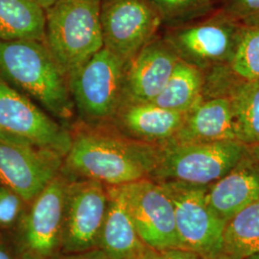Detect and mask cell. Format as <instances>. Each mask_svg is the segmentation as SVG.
Segmentation results:
<instances>
[{"mask_svg":"<svg viewBox=\"0 0 259 259\" xmlns=\"http://www.w3.org/2000/svg\"><path fill=\"white\" fill-rule=\"evenodd\" d=\"M71 146L62 170L73 178L116 186L150 179L157 165L158 145L131 139L111 124L70 127Z\"/></svg>","mask_w":259,"mask_h":259,"instance_id":"6da1fadb","label":"cell"},{"mask_svg":"<svg viewBox=\"0 0 259 259\" xmlns=\"http://www.w3.org/2000/svg\"><path fill=\"white\" fill-rule=\"evenodd\" d=\"M0 76L52 117L72 126L76 112L68 80L44 41L0 40Z\"/></svg>","mask_w":259,"mask_h":259,"instance_id":"7a4b0ae2","label":"cell"},{"mask_svg":"<svg viewBox=\"0 0 259 259\" xmlns=\"http://www.w3.org/2000/svg\"><path fill=\"white\" fill-rule=\"evenodd\" d=\"M101 0H59L46 11L44 44L68 78L103 47Z\"/></svg>","mask_w":259,"mask_h":259,"instance_id":"3957f363","label":"cell"},{"mask_svg":"<svg viewBox=\"0 0 259 259\" xmlns=\"http://www.w3.org/2000/svg\"><path fill=\"white\" fill-rule=\"evenodd\" d=\"M127 65L128 63L103 47L68 78L78 122L111 124L126 99Z\"/></svg>","mask_w":259,"mask_h":259,"instance_id":"277c9868","label":"cell"},{"mask_svg":"<svg viewBox=\"0 0 259 259\" xmlns=\"http://www.w3.org/2000/svg\"><path fill=\"white\" fill-rule=\"evenodd\" d=\"M247 146L237 140L206 143L169 142L159 146L151 178L209 185L226 175L245 155Z\"/></svg>","mask_w":259,"mask_h":259,"instance_id":"5b68a950","label":"cell"},{"mask_svg":"<svg viewBox=\"0 0 259 259\" xmlns=\"http://www.w3.org/2000/svg\"><path fill=\"white\" fill-rule=\"evenodd\" d=\"M243 25L219 8L203 19L167 28L163 37L181 60L204 73L228 66L240 40Z\"/></svg>","mask_w":259,"mask_h":259,"instance_id":"8992f818","label":"cell"},{"mask_svg":"<svg viewBox=\"0 0 259 259\" xmlns=\"http://www.w3.org/2000/svg\"><path fill=\"white\" fill-rule=\"evenodd\" d=\"M158 183L174 206L180 248L192 250L205 259H219L226 224L216 217L206 204L208 185L176 181Z\"/></svg>","mask_w":259,"mask_h":259,"instance_id":"52a82bcc","label":"cell"},{"mask_svg":"<svg viewBox=\"0 0 259 259\" xmlns=\"http://www.w3.org/2000/svg\"><path fill=\"white\" fill-rule=\"evenodd\" d=\"M0 133L65 158L72 136L70 128L40 110L0 76Z\"/></svg>","mask_w":259,"mask_h":259,"instance_id":"ba28073f","label":"cell"},{"mask_svg":"<svg viewBox=\"0 0 259 259\" xmlns=\"http://www.w3.org/2000/svg\"><path fill=\"white\" fill-rule=\"evenodd\" d=\"M71 177L63 170L28 204L19 223L18 242L34 259H50L61 252L65 199Z\"/></svg>","mask_w":259,"mask_h":259,"instance_id":"9c48e42d","label":"cell"},{"mask_svg":"<svg viewBox=\"0 0 259 259\" xmlns=\"http://www.w3.org/2000/svg\"><path fill=\"white\" fill-rule=\"evenodd\" d=\"M104 48L129 63L157 37L161 19L146 0H101Z\"/></svg>","mask_w":259,"mask_h":259,"instance_id":"30bf717a","label":"cell"},{"mask_svg":"<svg viewBox=\"0 0 259 259\" xmlns=\"http://www.w3.org/2000/svg\"><path fill=\"white\" fill-rule=\"evenodd\" d=\"M64 157L0 133V184L30 204L62 170Z\"/></svg>","mask_w":259,"mask_h":259,"instance_id":"8fae6325","label":"cell"},{"mask_svg":"<svg viewBox=\"0 0 259 259\" xmlns=\"http://www.w3.org/2000/svg\"><path fill=\"white\" fill-rule=\"evenodd\" d=\"M108 199L107 186L102 183L71 177L65 199L61 252L97 248Z\"/></svg>","mask_w":259,"mask_h":259,"instance_id":"7c38bea8","label":"cell"},{"mask_svg":"<svg viewBox=\"0 0 259 259\" xmlns=\"http://www.w3.org/2000/svg\"><path fill=\"white\" fill-rule=\"evenodd\" d=\"M119 186L139 237L151 250L180 248L174 206L158 182L143 179Z\"/></svg>","mask_w":259,"mask_h":259,"instance_id":"4fadbf2b","label":"cell"},{"mask_svg":"<svg viewBox=\"0 0 259 259\" xmlns=\"http://www.w3.org/2000/svg\"><path fill=\"white\" fill-rule=\"evenodd\" d=\"M180 60L165 37H154L128 63L126 99L152 102L163 90Z\"/></svg>","mask_w":259,"mask_h":259,"instance_id":"5bb4252c","label":"cell"},{"mask_svg":"<svg viewBox=\"0 0 259 259\" xmlns=\"http://www.w3.org/2000/svg\"><path fill=\"white\" fill-rule=\"evenodd\" d=\"M185 112L160 108L152 102L125 99L111 123L121 134L153 145H164L175 139Z\"/></svg>","mask_w":259,"mask_h":259,"instance_id":"9a60e30c","label":"cell"},{"mask_svg":"<svg viewBox=\"0 0 259 259\" xmlns=\"http://www.w3.org/2000/svg\"><path fill=\"white\" fill-rule=\"evenodd\" d=\"M258 199L259 164L248 150L226 175L207 186L205 193L208 207L225 224Z\"/></svg>","mask_w":259,"mask_h":259,"instance_id":"2e32d148","label":"cell"},{"mask_svg":"<svg viewBox=\"0 0 259 259\" xmlns=\"http://www.w3.org/2000/svg\"><path fill=\"white\" fill-rule=\"evenodd\" d=\"M207 97L226 96L232 104L236 140L246 146L259 143V79L242 81L226 69L214 76Z\"/></svg>","mask_w":259,"mask_h":259,"instance_id":"e0dca14e","label":"cell"},{"mask_svg":"<svg viewBox=\"0 0 259 259\" xmlns=\"http://www.w3.org/2000/svg\"><path fill=\"white\" fill-rule=\"evenodd\" d=\"M236 140L232 104L228 97L203 98L185 112L184 123L171 142L206 143Z\"/></svg>","mask_w":259,"mask_h":259,"instance_id":"ac0fdd59","label":"cell"},{"mask_svg":"<svg viewBox=\"0 0 259 259\" xmlns=\"http://www.w3.org/2000/svg\"><path fill=\"white\" fill-rule=\"evenodd\" d=\"M108 206L97 248L108 259H125L144 253L148 247L139 237L119 186L106 185Z\"/></svg>","mask_w":259,"mask_h":259,"instance_id":"d6986e66","label":"cell"},{"mask_svg":"<svg viewBox=\"0 0 259 259\" xmlns=\"http://www.w3.org/2000/svg\"><path fill=\"white\" fill-rule=\"evenodd\" d=\"M47 12L35 0H0V40L44 41Z\"/></svg>","mask_w":259,"mask_h":259,"instance_id":"ffe728a7","label":"cell"},{"mask_svg":"<svg viewBox=\"0 0 259 259\" xmlns=\"http://www.w3.org/2000/svg\"><path fill=\"white\" fill-rule=\"evenodd\" d=\"M204 87V72L180 60L163 90L152 103L165 110L185 113L202 99Z\"/></svg>","mask_w":259,"mask_h":259,"instance_id":"44dd1931","label":"cell"},{"mask_svg":"<svg viewBox=\"0 0 259 259\" xmlns=\"http://www.w3.org/2000/svg\"><path fill=\"white\" fill-rule=\"evenodd\" d=\"M259 251V199L226 223L219 259H246Z\"/></svg>","mask_w":259,"mask_h":259,"instance_id":"7402d4cb","label":"cell"},{"mask_svg":"<svg viewBox=\"0 0 259 259\" xmlns=\"http://www.w3.org/2000/svg\"><path fill=\"white\" fill-rule=\"evenodd\" d=\"M157 12L162 26L174 28L203 19L216 8V0H146Z\"/></svg>","mask_w":259,"mask_h":259,"instance_id":"603a6c76","label":"cell"},{"mask_svg":"<svg viewBox=\"0 0 259 259\" xmlns=\"http://www.w3.org/2000/svg\"><path fill=\"white\" fill-rule=\"evenodd\" d=\"M227 68L238 80L259 79V25L243 26L239 44Z\"/></svg>","mask_w":259,"mask_h":259,"instance_id":"cb8c5ba5","label":"cell"},{"mask_svg":"<svg viewBox=\"0 0 259 259\" xmlns=\"http://www.w3.org/2000/svg\"><path fill=\"white\" fill-rule=\"evenodd\" d=\"M28 204L14 190L0 184V229L19 227Z\"/></svg>","mask_w":259,"mask_h":259,"instance_id":"d4e9b609","label":"cell"},{"mask_svg":"<svg viewBox=\"0 0 259 259\" xmlns=\"http://www.w3.org/2000/svg\"><path fill=\"white\" fill-rule=\"evenodd\" d=\"M219 9L243 26L259 25V0H220Z\"/></svg>","mask_w":259,"mask_h":259,"instance_id":"484cf974","label":"cell"},{"mask_svg":"<svg viewBox=\"0 0 259 259\" xmlns=\"http://www.w3.org/2000/svg\"><path fill=\"white\" fill-rule=\"evenodd\" d=\"M146 259H205L194 251L183 248H170L155 250L149 249Z\"/></svg>","mask_w":259,"mask_h":259,"instance_id":"4316f807","label":"cell"},{"mask_svg":"<svg viewBox=\"0 0 259 259\" xmlns=\"http://www.w3.org/2000/svg\"><path fill=\"white\" fill-rule=\"evenodd\" d=\"M23 253L19 242L14 243L0 237V259H20Z\"/></svg>","mask_w":259,"mask_h":259,"instance_id":"83f0119b","label":"cell"},{"mask_svg":"<svg viewBox=\"0 0 259 259\" xmlns=\"http://www.w3.org/2000/svg\"><path fill=\"white\" fill-rule=\"evenodd\" d=\"M50 259H108L106 254L98 248L93 250H85L81 252L73 253H64L59 252Z\"/></svg>","mask_w":259,"mask_h":259,"instance_id":"f1b7e54d","label":"cell"},{"mask_svg":"<svg viewBox=\"0 0 259 259\" xmlns=\"http://www.w3.org/2000/svg\"><path fill=\"white\" fill-rule=\"evenodd\" d=\"M247 150L250 156L253 157L254 160L259 164V143L252 146H247Z\"/></svg>","mask_w":259,"mask_h":259,"instance_id":"f546056e","label":"cell"},{"mask_svg":"<svg viewBox=\"0 0 259 259\" xmlns=\"http://www.w3.org/2000/svg\"><path fill=\"white\" fill-rule=\"evenodd\" d=\"M38 5H40L44 9L47 11L48 8L53 6L59 0H35Z\"/></svg>","mask_w":259,"mask_h":259,"instance_id":"4dcf8cb0","label":"cell"},{"mask_svg":"<svg viewBox=\"0 0 259 259\" xmlns=\"http://www.w3.org/2000/svg\"><path fill=\"white\" fill-rule=\"evenodd\" d=\"M146 253H147V251H146V252H144V253L138 254V255H135V256H131V257H128V258L125 259H146Z\"/></svg>","mask_w":259,"mask_h":259,"instance_id":"1f68e13d","label":"cell"},{"mask_svg":"<svg viewBox=\"0 0 259 259\" xmlns=\"http://www.w3.org/2000/svg\"><path fill=\"white\" fill-rule=\"evenodd\" d=\"M20 259H34L29 253L27 252H25V251H23V253H22V255H21V258Z\"/></svg>","mask_w":259,"mask_h":259,"instance_id":"d6a6232c","label":"cell"},{"mask_svg":"<svg viewBox=\"0 0 259 259\" xmlns=\"http://www.w3.org/2000/svg\"><path fill=\"white\" fill-rule=\"evenodd\" d=\"M246 259H259V251L258 252H256V253H254L253 255H251L250 257H248V258Z\"/></svg>","mask_w":259,"mask_h":259,"instance_id":"836d02e7","label":"cell"}]
</instances>
